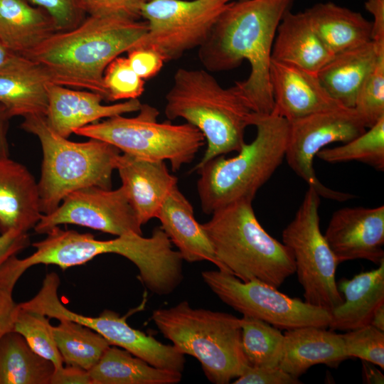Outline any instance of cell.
I'll use <instances>...</instances> for the list:
<instances>
[{
    "label": "cell",
    "instance_id": "obj_1",
    "mask_svg": "<svg viewBox=\"0 0 384 384\" xmlns=\"http://www.w3.org/2000/svg\"><path fill=\"white\" fill-rule=\"evenodd\" d=\"M293 0H242L230 2L199 47L200 61L208 71L219 72L249 62L250 73L235 82L255 113L272 112L270 85L272 50L278 25Z\"/></svg>",
    "mask_w": 384,
    "mask_h": 384
},
{
    "label": "cell",
    "instance_id": "obj_2",
    "mask_svg": "<svg viewBox=\"0 0 384 384\" xmlns=\"http://www.w3.org/2000/svg\"><path fill=\"white\" fill-rule=\"evenodd\" d=\"M147 30L145 21L89 15L77 27L53 34L26 58L44 67L53 83L87 89L106 100V68L138 46Z\"/></svg>",
    "mask_w": 384,
    "mask_h": 384
},
{
    "label": "cell",
    "instance_id": "obj_3",
    "mask_svg": "<svg viewBox=\"0 0 384 384\" xmlns=\"http://www.w3.org/2000/svg\"><path fill=\"white\" fill-rule=\"evenodd\" d=\"M164 108L169 120L181 118L204 136L207 147L196 166L210 159L238 152L245 143L253 112L235 85L223 87L203 69L178 68L167 92Z\"/></svg>",
    "mask_w": 384,
    "mask_h": 384
},
{
    "label": "cell",
    "instance_id": "obj_4",
    "mask_svg": "<svg viewBox=\"0 0 384 384\" xmlns=\"http://www.w3.org/2000/svg\"><path fill=\"white\" fill-rule=\"evenodd\" d=\"M252 125L256 127V137L245 143L237 156L220 155L194 167L199 174L197 191L206 214L237 201H252L284 159L289 122L272 112L254 113Z\"/></svg>",
    "mask_w": 384,
    "mask_h": 384
},
{
    "label": "cell",
    "instance_id": "obj_5",
    "mask_svg": "<svg viewBox=\"0 0 384 384\" xmlns=\"http://www.w3.org/2000/svg\"><path fill=\"white\" fill-rule=\"evenodd\" d=\"M252 201H235L202 224L220 264L219 270L242 282L257 280L278 288L295 273L293 254L259 223Z\"/></svg>",
    "mask_w": 384,
    "mask_h": 384
},
{
    "label": "cell",
    "instance_id": "obj_6",
    "mask_svg": "<svg viewBox=\"0 0 384 384\" xmlns=\"http://www.w3.org/2000/svg\"><path fill=\"white\" fill-rule=\"evenodd\" d=\"M46 235L43 240L32 244L36 248L33 254L18 258L24 272L38 264L54 265L65 270L85 264L96 256L113 253L134 264L143 284L153 289L168 280L176 265L177 252L161 227H156L149 238L132 233L108 240H99L92 234L62 230L58 226Z\"/></svg>",
    "mask_w": 384,
    "mask_h": 384
},
{
    "label": "cell",
    "instance_id": "obj_7",
    "mask_svg": "<svg viewBox=\"0 0 384 384\" xmlns=\"http://www.w3.org/2000/svg\"><path fill=\"white\" fill-rule=\"evenodd\" d=\"M151 319L182 353L196 358L208 380L228 384L249 366L241 343L240 319L183 301L155 309Z\"/></svg>",
    "mask_w": 384,
    "mask_h": 384
},
{
    "label": "cell",
    "instance_id": "obj_8",
    "mask_svg": "<svg viewBox=\"0 0 384 384\" xmlns=\"http://www.w3.org/2000/svg\"><path fill=\"white\" fill-rule=\"evenodd\" d=\"M21 127L36 136L43 160L38 182L42 214L55 210L69 193L90 186L111 189L112 176L121 151L102 140L75 142L48 126L45 117H24Z\"/></svg>",
    "mask_w": 384,
    "mask_h": 384
},
{
    "label": "cell",
    "instance_id": "obj_9",
    "mask_svg": "<svg viewBox=\"0 0 384 384\" xmlns=\"http://www.w3.org/2000/svg\"><path fill=\"white\" fill-rule=\"evenodd\" d=\"M159 110L142 104L133 117L116 115L75 131L107 142L124 154L150 161H169L172 171L190 164L206 144L203 134L189 123L159 122Z\"/></svg>",
    "mask_w": 384,
    "mask_h": 384
},
{
    "label": "cell",
    "instance_id": "obj_10",
    "mask_svg": "<svg viewBox=\"0 0 384 384\" xmlns=\"http://www.w3.org/2000/svg\"><path fill=\"white\" fill-rule=\"evenodd\" d=\"M319 204L320 196L309 187L282 236L293 254L304 301L331 311L343 299L336 282L338 263L320 229Z\"/></svg>",
    "mask_w": 384,
    "mask_h": 384
},
{
    "label": "cell",
    "instance_id": "obj_11",
    "mask_svg": "<svg viewBox=\"0 0 384 384\" xmlns=\"http://www.w3.org/2000/svg\"><path fill=\"white\" fill-rule=\"evenodd\" d=\"M60 279L55 272L48 273L38 292L21 307L41 313L50 319H68L79 322L102 336L112 346L120 347L150 365L182 373L184 354L174 345L161 343L151 335L131 327L127 316L105 309L98 316H87L65 306L58 295Z\"/></svg>",
    "mask_w": 384,
    "mask_h": 384
},
{
    "label": "cell",
    "instance_id": "obj_12",
    "mask_svg": "<svg viewBox=\"0 0 384 384\" xmlns=\"http://www.w3.org/2000/svg\"><path fill=\"white\" fill-rule=\"evenodd\" d=\"M203 280L225 304L242 316L253 317L279 329L329 326V311L292 298L267 283L242 282L234 275L218 270L201 272Z\"/></svg>",
    "mask_w": 384,
    "mask_h": 384
},
{
    "label": "cell",
    "instance_id": "obj_13",
    "mask_svg": "<svg viewBox=\"0 0 384 384\" xmlns=\"http://www.w3.org/2000/svg\"><path fill=\"white\" fill-rule=\"evenodd\" d=\"M230 1L148 0L141 9L148 30L138 46L156 50L165 62L176 60L206 41Z\"/></svg>",
    "mask_w": 384,
    "mask_h": 384
},
{
    "label": "cell",
    "instance_id": "obj_14",
    "mask_svg": "<svg viewBox=\"0 0 384 384\" xmlns=\"http://www.w3.org/2000/svg\"><path fill=\"white\" fill-rule=\"evenodd\" d=\"M366 129L354 108L344 106L302 117L289 122L284 158L294 172L320 196L337 201L352 199L353 195L334 191L321 183L314 172L313 161L326 146L334 142L346 143Z\"/></svg>",
    "mask_w": 384,
    "mask_h": 384
},
{
    "label": "cell",
    "instance_id": "obj_15",
    "mask_svg": "<svg viewBox=\"0 0 384 384\" xmlns=\"http://www.w3.org/2000/svg\"><path fill=\"white\" fill-rule=\"evenodd\" d=\"M61 224L78 225L117 236L142 235V225L122 186L115 190L90 186L75 191L55 210L42 214L33 228L38 234H46Z\"/></svg>",
    "mask_w": 384,
    "mask_h": 384
},
{
    "label": "cell",
    "instance_id": "obj_16",
    "mask_svg": "<svg viewBox=\"0 0 384 384\" xmlns=\"http://www.w3.org/2000/svg\"><path fill=\"white\" fill-rule=\"evenodd\" d=\"M324 235L338 264L362 259L379 265L384 261V206L340 208Z\"/></svg>",
    "mask_w": 384,
    "mask_h": 384
},
{
    "label": "cell",
    "instance_id": "obj_17",
    "mask_svg": "<svg viewBox=\"0 0 384 384\" xmlns=\"http://www.w3.org/2000/svg\"><path fill=\"white\" fill-rule=\"evenodd\" d=\"M70 88L55 83L47 85L48 109L45 119L52 131L64 138L102 118L138 112L142 105L138 99H131L105 105L102 104L104 98L99 93Z\"/></svg>",
    "mask_w": 384,
    "mask_h": 384
},
{
    "label": "cell",
    "instance_id": "obj_18",
    "mask_svg": "<svg viewBox=\"0 0 384 384\" xmlns=\"http://www.w3.org/2000/svg\"><path fill=\"white\" fill-rule=\"evenodd\" d=\"M272 112L288 122L343 106L331 97L317 74L294 65L271 60Z\"/></svg>",
    "mask_w": 384,
    "mask_h": 384
},
{
    "label": "cell",
    "instance_id": "obj_19",
    "mask_svg": "<svg viewBox=\"0 0 384 384\" xmlns=\"http://www.w3.org/2000/svg\"><path fill=\"white\" fill-rule=\"evenodd\" d=\"M122 186L142 225L156 218L167 196L177 186L164 161H150L128 154L117 159Z\"/></svg>",
    "mask_w": 384,
    "mask_h": 384
},
{
    "label": "cell",
    "instance_id": "obj_20",
    "mask_svg": "<svg viewBox=\"0 0 384 384\" xmlns=\"http://www.w3.org/2000/svg\"><path fill=\"white\" fill-rule=\"evenodd\" d=\"M49 83L53 82L44 67L31 59L14 54L0 66V104L11 117H45Z\"/></svg>",
    "mask_w": 384,
    "mask_h": 384
},
{
    "label": "cell",
    "instance_id": "obj_21",
    "mask_svg": "<svg viewBox=\"0 0 384 384\" xmlns=\"http://www.w3.org/2000/svg\"><path fill=\"white\" fill-rule=\"evenodd\" d=\"M41 215L33 176L22 164L9 156H0V233L28 232Z\"/></svg>",
    "mask_w": 384,
    "mask_h": 384
},
{
    "label": "cell",
    "instance_id": "obj_22",
    "mask_svg": "<svg viewBox=\"0 0 384 384\" xmlns=\"http://www.w3.org/2000/svg\"><path fill=\"white\" fill-rule=\"evenodd\" d=\"M156 218L183 260L188 262L208 261L220 269L206 232L202 224L196 220L191 203L178 186L167 196Z\"/></svg>",
    "mask_w": 384,
    "mask_h": 384
},
{
    "label": "cell",
    "instance_id": "obj_23",
    "mask_svg": "<svg viewBox=\"0 0 384 384\" xmlns=\"http://www.w3.org/2000/svg\"><path fill=\"white\" fill-rule=\"evenodd\" d=\"M279 366L299 378L311 366L325 364L336 367L348 359L341 334L317 326L286 330Z\"/></svg>",
    "mask_w": 384,
    "mask_h": 384
},
{
    "label": "cell",
    "instance_id": "obj_24",
    "mask_svg": "<svg viewBox=\"0 0 384 384\" xmlns=\"http://www.w3.org/2000/svg\"><path fill=\"white\" fill-rule=\"evenodd\" d=\"M378 266L339 281L343 300L330 311L331 330L348 331L370 324L375 311L384 304V261Z\"/></svg>",
    "mask_w": 384,
    "mask_h": 384
},
{
    "label": "cell",
    "instance_id": "obj_25",
    "mask_svg": "<svg viewBox=\"0 0 384 384\" xmlns=\"http://www.w3.org/2000/svg\"><path fill=\"white\" fill-rule=\"evenodd\" d=\"M56 32L43 9L26 0H0V43L11 53L26 57Z\"/></svg>",
    "mask_w": 384,
    "mask_h": 384
},
{
    "label": "cell",
    "instance_id": "obj_26",
    "mask_svg": "<svg viewBox=\"0 0 384 384\" xmlns=\"http://www.w3.org/2000/svg\"><path fill=\"white\" fill-rule=\"evenodd\" d=\"M274 37L272 59L317 74L333 57L314 30L305 12L283 15Z\"/></svg>",
    "mask_w": 384,
    "mask_h": 384
},
{
    "label": "cell",
    "instance_id": "obj_27",
    "mask_svg": "<svg viewBox=\"0 0 384 384\" xmlns=\"http://www.w3.org/2000/svg\"><path fill=\"white\" fill-rule=\"evenodd\" d=\"M304 12L333 55L372 41V22L360 13L332 2L316 4Z\"/></svg>",
    "mask_w": 384,
    "mask_h": 384
},
{
    "label": "cell",
    "instance_id": "obj_28",
    "mask_svg": "<svg viewBox=\"0 0 384 384\" xmlns=\"http://www.w3.org/2000/svg\"><path fill=\"white\" fill-rule=\"evenodd\" d=\"M376 55L374 44L370 41L334 55L317 73V77L332 98L344 107L353 108Z\"/></svg>",
    "mask_w": 384,
    "mask_h": 384
},
{
    "label": "cell",
    "instance_id": "obj_29",
    "mask_svg": "<svg viewBox=\"0 0 384 384\" xmlns=\"http://www.w3.org/2000/svg\"><path fill=\"white\" fill-rule=\"evenodd\" d=\"M88 373L92 384H176L182 378L181 372L154 367L112 345Z\"/></svg>",
    "mask_w": 384,
    "mask_h": 384
},
{
    "label": "cell",
    "instance_id": "obj_30",
    "mask_svg": "<svg viewBox=\"0 0 384 384\" xmlns=\"http://www.w3.org/2000/svg\"><path fill=\"white\" fill-rule=\"evenodd\" d=\"M55 370L20 334L11 331L0 338V384H50Z\"/></svg>",
    "mask_w": 384,
    "mask_h": 384
},
{
    "label": "cell",
    "instance_id": "obj_31",
    "mask_svg": "<svg viewBox=\"0 0 384 384\" xmlns=\"http://www.w3.org/2000/svg\"><path fill=\"white\" fill-rule=\"evenodd\" d=\"M53 333L63 363L89 371L110 343L90 328L68 319H59Z\"/></svg>",
    "mask_w": 384,
    "mask_h": 384
},
{
    "label": "cell",
    "instance_id": "obj_32",
    "mask_svg": "<svg viewBox=\"0 0 384 384\" xmlns=\"http://www.w3.org/2000/svg\"><path fill=\"white\" fill-rule=\"evenodd\" d=\"M240 326L242 348L249 365L278 367L284 341L280 329L247 316L240 318Z\"/></svg>",
    "mask_w": 384,
    "mask_h": 384
},
{
    "label": "cell",
    "instance_id": "obj_33",
    "mask_svg": "<svg viewBox=\"0 0 384 384\" xmlns=\"http://www.w3.org/2000/svg\"><path fill=\"white\" fill-rule=\"evenodd\" d=\"M362 134L334 148H324L316 156L329 163L356 161L384 170V117Z\"/></svg>",
    "mask_w": 384,
    "mask_h": 384
},
{
    "label": "cell",
    "instance_id": "obj_34",
    "mask_svg": "<svg viewBox=\"0 0 384 384\" xmlns=\"http://www.w3.org/2000/svg\"><path fill=\"white\" fill-rule=\"evenodd\" d=\"M13 331L20 334L37 354L52 362L55 369L64 366L47 316L19 306Z\"/></svg>",
    "mask_w": 384,
    "mask_h": 384
},
{
    "label": "cell",
    "instance_id": "obj_35",
    "mask_svg": "<svg viewBox=\"0 0 384 384\" xmlns=\"http://www.w3.org/2000/svg\"><path fill=\"white\" fill-rule=\"evenodd\" d=\"M374 46L377 52L375 63L358 93L353 107L367 128L384 117V44Z\"/></svg>",
    "mask_w": 384,
    "mask_h": 384
},
{
    "label": "cell",
    "instance_id": "obj_36",
    "mask_svg": "<svg viewBox=\"0 0 384 384\" xmlns=\"http://www.w3.org/2000/svg\"><path fill=\"white\" fill-rule=\"evenodd\" d=\"M103 82L106 100L138 99L144 90V80L131 68L127 57H117L106 68Z\"/></svg>",
    "mask_w": 384,
    "mask_h": 384
},
{
    "label": "cell",
    "instance_id": "obj_37",
    "mask_svg": "<svg viewBox=\"0 0 384 384\" xmlns=\"http://www.w3.org/2000/svg\"><path fill=\"white\" fill-rule=\"evenodd\" d=\"M341 336L348 358H358L384 369V331L368 324Z\"/></svg>",
    "mask_w": 384,
    "mask_h": 384
},
{
    "label": "cell",
    "instance_id": "obj_38",
    "mask_svg": "<svg viewBox=\"0 0 384 384\" xmlns=\"http://www.w3.org/2000/svg\"><path fill=\"white\" fill-rule=\"evenodd\" d=\"M17 259L16 255H13L0 267V338L13 331L19 308L13 298V292L24 272L20 269Z\"/></svg>",
    "mask_w": 384,
    "mask_h": 384
},
{
    "label": "cell",
    "instance_id": "obj_39",
    "mask_svg": "<svg viewBox=\"0 0 384 384\" xmlns=\"http://www.w3.org/2000/svg\"><path fill=\"white\" fill-rule=\"evenodd\" d=\"M46 10L53 18L58 31L79 26L87 14L82 0H26Z\"/></svg>",
    "mask_w": 384,
    "mask_h": 384
},
{
    "label": "cell",
    "instance_id": "obj_40",
    "mask_svg": "<svg viewBox=\"0 0 384 384\" xmlns=\"http://www.w3.org/2000/svg\"><path fill=\"white\" fill-rule=\"evenodd\" d=\"M148 0H82L90 16H117L132 19L141 17V9Z\"/></svg>",
    "mask_w": 384,
    "mask_h": 384
},
{
    "label": "cell",
    "instance_id": "obj_41",
    "mask_svg": "<svg viewBox=\"0 0 384 384\" xmlns=\"http://www.w3.org/2000/svg\"><path fill=\"white\" fill-rule=\"evenodd\" d=\"M234 384H301L297 378L279 367L248 366Z\"/></svg>",
    "mask_w": 384,
    "mask_h": 384
},
{
    "label": "cell",
    "instance_id": "obj_42",
    "mask_svg": "<svg viewBox=\"0 0 384 384\" xmlns=\"http://www.w3.org/2000/svg\"><path fill=\"white\" fill-rule=\"evenodd\" d=\"M127 60L133 70L143 80L155 76L165 63L156 50L137 46L127 52Z\"/></svg>",
    "mask_w": 384,
    "mask_h": 384
},
{
    "label": "cell",
    "instance_id": "obj_43",
    "mask_svg": "<svg viewBox=\"0 0 384 384\" xmlns=\"http://www.w3.org/2000/svg\"><path fill=\"white\" fill-rule=\"evenodd\" d=\"M29 245L27 232L11 230L0 233V267Z\"/></svg>",
    "mask_w": 384,
    "mask_h": 384
},
{
    "label": "cell",
    "instance_id": "obj_44",
    "mask_svg": "<svg viewBox=\"0 0 384 384\" xmlns=\"http://www.w3.org/2000/svg\"><path fill=\"white\" fill-rule=\"evenodd\" d=\"M50 384H92L87 370L67 366L55 369Z\"/></svg>",
    "mask_w": 384,
    "mask_h": 384
},
{
    "label": "cell",
    "instance_id": "obj_45",
    "mask_svg": "<svg viewBox=\"0 0 384 384\" xmlns=\"http://www.w3.org/2000/svg\"><path fill=\"white\" fill-rule=\"evenodd\" d=\"M365 7L373 16L372 41L384 43V0H367Z\"/></svg>",
    "mask_w": 384,
    "mask_h": 384
},
{
    "label": "cell",
    "instance_id": "obj_46",
    "mask_svg": "<svg viewBox=\"0 0 384 384\" xmlns=\"http://www.w3.org/2000/svg\"><path fill=\"white\" fill-rule=\"evenodd\" d=\"M11 118L6 109L0 104V156H9L7 134Z\"/></svg>",
    "mask_w": 384,
    "mask_h": 384
},
{
    "label": "cell",
    "instance_id": "obj_47",
    "mask_svg": "<svg viewBox=\"0 0 384 384\" xmlns=\"http://www.w3.org/2000/svg\"><path fill=\"white\" fill-rule=\"evenodd\" d=\"M363 380L365 383H383L384 375L380 370H378L375 365L362 361Z\"/></svg>",
    "mask_w": 384,
    "mask_h": 384
},
{
    "label": "cell",
    "instance_id": "obj_48",
    "mask_svg": "<svg viewBox=\"0 0 384 384\" xmlns=\"http://www.w3.org/2000/svg\"><path fill=\"white\" fill-rule=\"evenodd\" d=\"M370 324L384 331V304L375 311Z\"/></svg>",
    "mask_w": 384,
    "mask_h": 384
},
{
    "label": "cell",
    "instance_id": "obj_49",
    "mask_svg": "<svg viewBox=\"0 0 384 384\" xmlns=\"http://www.w3.org/2000/svg\"><path fill=\"white\" fill-rule=\"evenodd\" d=\"M13 55L0 43V66L9 61Z\"/></svg>",
    "mask_w": 384,
    "mask_h": 384
}]
</instances>
